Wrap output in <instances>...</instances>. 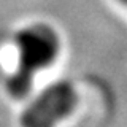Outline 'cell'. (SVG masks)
I'll return each mask as SVG.
<instances>
[{
	"instance_id": "cell-1",
	"label": "cell",
	"mask_w": 127,
	"mask_h": 127,
	"mask_svg": "<svg viewBox=\"0 0 127 127\" xmlns=\"http://www.w3.org/2000/svg\"><path fill=\"white\" fill-rule=\"evenodd\" d=\"M18 48V67L6 81V91L14 98L30 94L37 71L53 65L61 51L59 35L48 24H32L14 37Z\"/></svg>"
},
{
	"instance_id": "cell-2",
	"label": "cell",
	"mask_w": 127,
	"mask_h": 127,
	"mask_svg": "<svg viewBox=\"0 0 127 127\" xmlns=\"http://www.w3.org/2000/svg\"><path fill=\"white\" fill-rule=\"evenodd\" d=\"M78 95L67 79L46 86L21 114V127H56L76 108Z\"/></svg>"
},
{
	"instance_id": "cell-3",
	"label": "cell",
	"mask_w": 127,
	"mask_h": 127,
	"mask_svg": "<svg viewBox=\"0 0 127 127\" xmlns=\"http://www.w3.org/2000/svg\"><path fill=\"white\" fill-rule=\"evenodd\" d=\"M118 2H119V3H122V5H126V6H127V0H118Z\"/></svg>"
}]
</instances>
